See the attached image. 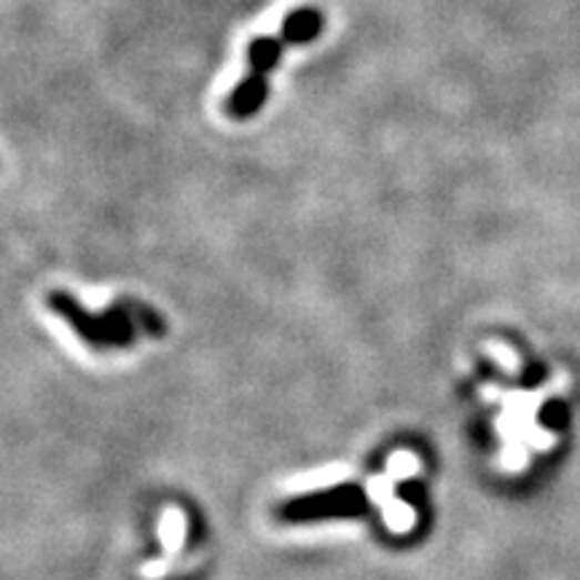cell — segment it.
<instances>
[{
    "label": "cell",
    "mask_w": 580,
    "mask_h": 580,
    "mask_svg": "<svg viewBox=\"0 0 580 580\" xmlns=\"http://www.w3.org/2000/svg\"><path fill=\"white\" fill-rule=\"evenodd\" d=\"M564 376H553L551 381L532 393H511L502 398V419L500 430L506 444H502V457L511 470H521L529 462V457L538 451L543 455L553 444V436L540 425V409L548 398L564 390Z\"/></svg>",
    "instance_id": "obj_1"
},
{
    "label": "cell",
    "mask_w": 580,
    "mask_h": 580,
    "mask_svg": "<svg viewBox=\"0 0 580 580\" xmlns=\"http://www.w3.org/2000/svg\"><path fill=\"white\" fill-rule=\"evenodd\" d=\"M291 41L283 33L277 35H258L247 43V75L234 87V92L226 98V116L228 119H253L264 108L269 98V73L279 65L285 49Z\"/></svg>",
    "instance_id": "obj_2"
},
{
    "label": "cell",
    "mask_w": 580,
    "mask_h": 580,
    "mask_svg": "<svg viewBox=\"0 0 580 580\" xmlns=\"http://www.w3.org/2000/svg\"><path fill=\"white\" fill-rule=\"evenodd\" d=\"M325 30V17L320 9L315 6H302V9H293L283 22V33L291 41V47H304L312 43L317 35Z\"/></svg>",
    "instance_id": "obj_3"
}]
</instances>
